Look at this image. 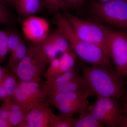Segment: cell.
I'll return each mask as SVG.
<instances>
[{"label": "cell", "mask_w": 127, "mask_h": 127, "mask_svg": "<svg viewBox=\"0 0 127 127\" xmlns=\"http://www.w3.org/2000/svg\"><path fill=\"white\" fill-rule=\"evenodd\" d=\"M78 63L93 96L113 98L119 101L127 96V81L114 68Z\"/></svg>", "instance_id": "cell-1"}, {"label": "cell", "mask_w": 127, "mask_h": 127, "mask_svg": "<svg viewBox=\"0 0 127 127\" xmlns=\"http://www.w3.org/2000/svg\"><path fill=\"white\" fill-rule=\"evenodd\" d=\"M53 23L63 34L81 62L95 66L114 68L111 58L100 47L83 40L72 30L70 25L59 10L55 12Z\"/></svg>", "instance_id": "cell-2"}, {"label": "cell", "mask_w": 127, "mask_h": 127, "mask_svg": "<svg viewBox=\"0 0 127 127\" xmlns=\"http://www.w3.org/2000/svg\"><path fill=\"white\" fill-rule=\"evenodd\" d=\"M90 1L89 12L96 21L111 28L127 32V0L107 2Z\"/></svg>", "instance_id": "cell-3"}, {"label": "cell", "mask_w": 127, "mask_h": 127, "mask_svg": "<svg viewBox=\"0 0 127 127\" xmlns=\"http://www.w3.org/2000/svg\"><path fill=\"white\" fill-rule=\"evenodd\" d=\"M63 15L78 36L100 47L111 58L107 27L98 22L84 20L65 10Z\"/></svg>", "instance_id": "cell-4"}, {"label": "cell", "mask_w": 127, "mask_h": 127, "mask_svg": "<svg viewBox=\"0 0 127 127\" xmlns=\"http://www.w3.org/2000/svg\"><path fill=\"white\" fill-rule=\"evenodd\" d=\"M48 64L47 58L39 45H32L27 47L26 55L15 74L21 81H41Z\"/></svg>", "instance_id": "cell-5"}, {"label": "cell", "mask_w": 127, "mask_h": 127, "mask_svg": "<svg viewBox=\"0 0 127 127\" xmlns=\"http://www.w3.org/2000/svg\"><path fill=\"white\" fill-rule=\"evenodd\" d=\"M41 81L18 79L16 87L11 96L12 100L30 110L39 103L47 101L48 95L42 85Z\"/></svg>", "instance_id": "cell-6"}, {"label": "cell", "mask_w": 127, "mask_h": 127, "mask_svg": "<svg viewBox=\"0 0 127 127\" xmlns=\"http://www.w3.org/2000/svg\"><path fill=\"white\" fill-rule=\"evenodd\" d=\"M107 27L111 60L115 70L127 82V32Z\"/></svg>", "instance_id": "cell-7"}, {"label": "cell", "mask_w": 127, "mask_h": 127, "mask_svg": "<svg viewBox=\"0 0 127 127\" xmlns=\"http://www.w3.org/2000/svg\"><path fill=\"white\" fill-rule=\"evenodd\" d=\"M94 103L98 106L95 117L104 127H117L122 113L119 100L113 98L97 96Z\"/></svg>", "instance_id": "cell-8"}, {"label": "cell", "mask_w": 127, "mask_h": 127, "mask_svg": "<svg viewBox=\"0 0 127 127\" xmlns=\"http://www.w3.org/2000/svg\"><path fill=\"white\" fill-rule=\"evenodd\" d=\"M21 28L24 36L32 45L40 44L50 34V25L46 19L32 16L23 21Z\"/></svg>", "instance_id": "cell-9"}, {"label": "cell", "mask_w": 127, "mask_h": 127, "mask_svg": "<svg viewBox=\"0 0 127 127\" xmlns=\"http://www.w3.org/2000/svg\"><path fill=\"white\" fill-rule=\"evenodd\" d=\"M54 115L48 100L31 109L26 120L29 127H50V122Z\"/></svg>", "instance_id": "cell-10"}, {"label": "cell", "mask_w": 127, "mask_h": 127, "mask_svg": "<svg viewBox=\"0 0 127 127\" xmlns=\"http://www.w3.org/2000/svg\"><path fill=\"white\" fill-rule=\"evenodd\" d=\"M10 4L23 20L40 13L45 7L42 0H10Z\"/></svg>", "instance_id": "cell-11"}, {"label": "cell", "mask_w": 127, "mask_h": 127, "mask_svg": "<svg viewBox=\"0 0 127 127\" xmlns=\"http://www.w3.org/2000/svg\"><path fill=\"white\" fill-rule=\"evenodd\" d=\"M82 77L80 66L78 63L71 70L65 73L51 82H41L47 93L53 89L75 81Z\"/></svg>", "instance_id": "cell-12"}, {"label": "cell", "mask_w": 127, "mask_h": 127, "mask_svg": "<svg viewBox=\"0 0 127 127\" xmlns=\"http://www.w3.org/2000/svg\"><path fill=\"white\" fill-rule=\"evenodd\" d=\"M90 96V94L86 92L77 91L56 94L49 97L48 100L50 105L54 106L56 104L65 103H89L88 98Z\"/></svg>", "instance_id": "cell-13"}, {"label": "cell", "mask_w": 127, "mask_h": 127, "mask_svg": "<svg viewBox=\"0 0 127 127\" xmlns=\"http://www.w3.org/2000/svg\"><path fill=\"white\" fill-rule=\"evenodd\" d=\"M18 79L11 71L4 68L3 75L0 81V100L2 101L11 96L16 87Z\"/></svg>", "instance_id": "cell-14"}, {"label": "cell", "mask_w": 127, "mask_h": 127, "mask_svg": "<svg viewBox=\"0 0 127 127\" xmlns=\"http://www.w3.org/2000/svg\"><path fill=\"white\" fill-rule=\"evenodd\" d=\"M30 109L11 100L8 120L13 127H17L22 122L26 119Z\"/></svg>", "instance_id": "cell-15"}, {"label": "cell", "mask_w": 127, "mask_h": 127, "mask_svg": "<svg viewBox=\"0 0 127 127\" xmlns=\"http://www.w3.org/2000/svg\"><path fill=\"white\" fill-rule=\"evenodd\" d=\"M74 118L72 127H103L104 125L91 114L86 108Z\"/></svg>", "instance_id": "cell-16"}, {"label": "cell", "mask_w": 127, "mask_h": 127, "mask_svg": "<svg viewBox=\"0 0 127 127\" xmlns=\"http://www.w3.org/2000/svg\"><path fill=\"white\" fill-rule=\"evenodd\" d=\"M89 103L88 102L65 103L56 104L54 106L59 111L61 114L73 117L75 114L81 113L85 110Z\"/></svg>", "instance_id": "cell-17"}, {"label": "cell", "mask_w": 127, "mask_h": 127, "mask_svg": "<svg viewBox=\"0 0 127 127\" xmlns=\"http://www.w3.org/2000/svg\"><path fill=\"white\" fill-rule=\"evenodd\" d=\"M47 37L58 52L63 53L73 50L68 41L57 28L56 30L50 33Z\"/></svg>", "instance_id": "cell-18"}, {"label": "cell", "mask_w": 127, "mask_h": 127, "mask_svg": "<svg viewBox=\"0 0 127 127\" xmlns=\"http://www.w3.org/2000/svg\"><path fill=\"white\" fill-rule=\"evenodd\" d=\"M77 55L73 50L62 53L60 58V76L71 70L74 67L77 63Z\"/></svg>", "instance_id": "cell-19"}, {"label": "cell", "mask_w": 127, "mask_h": 127, "mask_svg": "<svg viewBox=\"0 0 127 127\" xmlns=\"http://www.w3.org/2000/svg\"><path fill=\"white\" fill-rule=\"evenodd\" d=\"M27 47L23 40L16 50L9 53V66L10 71L14 74L18 64L26 55Z\"/></svg>", "instance_id": "cell-20"}, {"label": "cell", "mask_w": 127, "mask_h": 127, "mask_svg": "<svg viewBox=\"0 0 127 127\" xmlns=\"http://www.w3.org/2000/svg\"><path fill=\"white\" fill-rule=\"evenodd\" d=\"M60 58H55L49 64L43 75L46 81L51 82L60 76L59 72Z\"/></svg>", "instance_id": "cell-21"}, {"label": "cell", "mask_w": 127, "mask_h": 127, "mask_svg": "<svg viewBox=\"0 0 127 127\" xmlns=\"http://www.w3.org/2000/svg\"><path fill=\"white\" fill-rule=\"evenodd\" d=\"M74 118L61 114H55L50 122V127H72Z\"/></svg>", "instance_id": "cell-22"}, {"label": "cell", "mask_w": 127, "mask_h": 127, "mask_svg": "<svg viewBox=\"0 0 127 127\" xmlns=\"http://www.w3.org/2000/svg\"><path fill=\"white\" fill-rule=\"evenodd\" d=\"M9 30H0V64L4 62L8 53L7 43L10 34Z\"/></svg>", "instance_id": "cell-23"}, {"label": "cell", "mask_w": 127, "mask_h": 127, "mask_svg": "<svg viewBox=\"0 0 127 127\" xmlns=\"http://www.w3.org/2000/svg\"><path fill=\"white\" fill-rule=\"evenodd\" d=\"M23 41L20 35L15 31H10L7 41L8 53H10L16 50Z\"/></svg>", "instance_id": "cell-24"}, {"label": "cell", "mask_w": 127, "mask_h": 127, "mask_svg": "<svg viewBox=\"0 0 127 127\" xmlns=\"http://www.w3.org/2000/svg\"><path fill=\"white\" fill-rule=\"evenodd\" d=\"M12 21L11 13L5 5L0 2V23L1 25H9Z\"/></svg>", "instance_id": "cell-25"}, {"label": "cell", "mask_w": 127, "mask_h": 127, "mask_svg": "<svg viewBox=\"0 0 127 127\" xmlns=\"http://www.w3.org/2000/svg\"><path fill=\"white\" fill-rule=\"evenodd\" d=\"M46 7L51 12H55L62 9L65 10L64 0H42Z\"/></svg>", "instance_id": "cell-26"}, {"label": "cell", "mask_w": 127, "mask_h": 127, "mask_svg": "<svg viewBox=\"0 0 127 127\" xmlns=\"http://www.w3.org/2000/svg\"><path fill=\"white\" fill-rule=\"evenodd\" d=\"M84 1V0H64L65 10L70 9L81 10Z\"/></svg>", "instance_id": "cell-27"}, {"label": "cell", "mask_w": 127, "mask_h": 127, "mask_svg": "<svg viewBox=\"0 0 127 127\" xmlns=\"http://www.w3.org/2000/svg\"><path fill=\"white\" fill-rule=\"evenodd\" d=\"M11 96L7 97L2 101L0 106V118L8 120L10 111Z\"/></svg>", "instance_id": "cell-28"}, {"label": "cell", "mask_w": 127, "mask_h": 127, "mask_svg": "<svg viewBox=\"0 0 127 127\" xmlns=\"http://www.w3.org/2000/svg\"><path fill=\"white\" fill-rule=\"evenodd\" d=\"M117 127H127V114L122 113L118 124Z\"/></svg>", "instance_id": "cell-29"}, {"label": "cell", "mask_w": 127, "mask_h": 127, "mask_svg": "<svg viewBox=\"0 0 127 127\" xmlns=\"http://www.w3.org/2000/svg\"><path fill=\"white\" fill-rule=\"evenodd\" d=\"M119 101L122 113L127 114V96L123 97Z\"/></svg>", "instance_id": "cell-30"}, {"label": "cell", "mask_w": 127, "mask_h": 127, "mask_svg": "<svg viewBox=\"0 0 127 127\" xmlns=\"http://www.w3.org/2000/svg\"><path fill=\"white\" fill-rule=\"evenodd\" d=\"M0 127H13L9 120L0 118Z\"/></svg>", "instance_id": "cell-31"}, {"label": "cell", "mask_w": 127, "mask_h": 127, "mask_svg": "<svg viewBox=\"0 0 127 127\" xmlns=\"http://www.w3.org/2000/svg\"><path fill=\"white\" fill-rule=\"evenodd\" d=\"M17 127H29L26 120H24L18 125Z\"/></svg>", "instance_id": "cell-32"}, {"label": "cell", "mask_w": 127, "mask_h": 127, "mask_svg": "<svg viewBox=\"0 0 127 127\" xmlns=\"http://www.w3.org/2000/svg\"><path fill=\"white\" fill-rule=\"evenodd\" d=\"M0 2L5 5L10 4V0H0Z\"/></svg>", "instance_id": "cell-33"}, {"label": "cell", "mask_w": 127, "mask_h": 127, "mask_svg": "<svg viewBox=\"0 0 127 127\" xmlns=\"http://www.w3.org/2000/svg\"><path fill=\"white\" fill-rule=\"evenodd\" d=\"M4 67H2L0 65V81L2 78V75H3V71H4Z\"/></svg>", "instance_id": "cell-34"}, {"label": "cell", "mask_w": 127, "mask_h": 127, "mask_svg": "<svg viewBox=\"0 0 127 127\" xmlns=\"http://www.w3.org/2000/svg\"><path fill=\"white\" fill-rule=\"evenodd\" d=\"M96 0L97 1H100V2H107L116 0Z\"/></svg>", "instance_id": "cell-35"}, {"label": "cell", "mask_w": 127, "mask_h": 127, "mask_svg": "<svg viewBox=\"0 0 127 127\" xmlns=\"http://www.w3.org/2000/svg\"><path fill=\"white\" fill-rule=\"evenodd\" d=\"M2 101H1L0 100V105L1 104V103H2Z\"/></svg>", "instance_id": "cell-36"}, {"label": "cell", "mask_w": 127, "mask_h": 127, "mask_svg": "<svg viewBox=\"0 0 127 127\" xmlns=\"http://www.w3.org/2000/svg\"><path fill=\"white\" fill-rule=\"evenodd\" d=\"M0 25H1V23H0Z\"/></svg>", "instance_id": "cell-37"}]
</instances>
